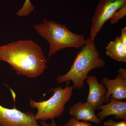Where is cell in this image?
<instances>
[{"mask_svg": "<svg viewBox=\"0 0 126 126\" xmlns=\"http://www.w3.org/2000/svg\"><path fill=\"white\" fill-rule=\"evenodd\" d=\"M0 60L8 63L18 75L30 78L40 76L47 68L42 48L31 40L0 46Z\"/></svg>", "mask_w": 126, "mask_h": 126, "instance_id": "6da1fadb", "label": "cell"}, {"mask_svg": "<svg viewBox=\"0 0 126 126\" xmlns=\"http://www.w3.org/2000/svg\"><path fill=\"white\" fill-rule=\"evenodd\" d=\"M94 41L90 38L87 39V43L77 54L70 70L65 74L57 77L58 83L72 81L74 89L82 88L89 72L106 65V62L100 57Z\"/></svg>", "mask_w": 126, "mask_h": 126, "instance_id": "7a4b0ae2", "label": "cell"}, {"mask_svg": "<svg viewBox=\"0 0 126 126\" xmlns=\"http://www.w3.org/2000/svg\"><path fill=\"white\" fill-rule=\"evenodd\" d=\"M33 28L49 43V58L59 50L68 48H79L87 43L83 35L74 33L65 25L47 19H43L42 23L34 25Z\"/></svg>", "mask_w": 126, "mask_h": 126, "instance_id": "3957f363", "label": "cell"}, {"mask_svg": "<svg viewBox=\"0 0 126 126\" xmlns=\"http://www.w3.org/2000/svg\"><path fill=\"white\" fill-rule=\"evenodd\" d=\"M67 82L64 88L61 87L53 89V95L49 99L43 101L36 102L30 99V104L32 108L36 109L35 117L37 121H45L61 116L65 109V105L72 97L74 88Z\"/></svg>", "mask_w": 126, "mask_h": 126, "instance_id": "277c9868", "label": "cell"}, {"mask_svg": "<svg viewBox=\"0 0 126 126\" xmlns=\"http://www.w3.org/2000/svg\"><path fill=\"white\" fill-rule=\"evenodd\" d=\"M126 4V0H100L97 6L90 28V38L94 41L103 26L117 11Z\"/></svg>", "mask_w": 126, "mask_h": 126, "instance_id": "5b68a950", "label": "cell"}, {"mask_svg": "<svg viewBox=\"0 0 126 126\" xmlns=\"http://www.w3.org/2000/svg\"><path fill=\"white\" fill-rule=\"evenodd\" d=\"M0 126H42L37 123L35 115L24 112L15 107L9 109L0 104Z\"/></svg>", "mask_w": 126, "mask_h": 126, "instance_id": "8992f818", "label": "cell"}, {"mask_svg": "<svg viewBox=\"0 0 126 126\" xmlns=\"http://www.w3.org/2000/svg\"><path fill=\"white\" fill-rule=\"evenodd\" d=\"M102 83L106 87L107 92L104 98V103L109 102L110 98L121 100L126 98V77L118 73L113 79L104 77Z\"/></svg>", "mask_w": 126, "mask_h": 126, "instance_id": "52a82bcc", "label": "cell"}, {"mask_svg": "<svg viewBox=\"0 0 126 126\" xmlns=\"http://www.w3.org/2000/svg\"><path fill=\"white\" fill-rule=\"evenodd\" d=\"M86 82L89 89L87 102L95 110L104 103L107 89L103 84L98 82L94 75L88 76Z\"/></svg>", "mask_w": 126, "mask_h": 126, "instance_id": "ba28073f", "label": "cell"}, {"mask_svg": "<svg viewBox=\"0 0 126 126\" xmlns=\"http://www.w3.org/2000/svg\"><path fill=\"white\" fill-rule=\"evenodd\" d=\"M110 102L98 108L101 110L96 115L101 121L110 116L116 119L126 120V102L110 98Z\"/></svg>", "mask_w": 126, "mask_h": 126, "instance_id": "9c48e42d", "label": "cell"}, {"mask_svg": "<svg viewBox=\"0 0 126 126\" xmlns=\"http://www.w3.org/2000/svg\"><path fill=\"white\" fill-rule=\"evenodd\" d=\"M69 113L78 121L90 122L97 124L102 122L97 116L92 106L87 102L75 104L69 109Z\"/></svg>", "mask_w": 126, "mask_h": 126, "instance_id": "30bf717a", "label": "cell"}, {"mask_svg": "<svg viewBox=\"0 0 126 126\" xmlns=\"http://www.w3.org/2000/svg\"><path fill=\"white\" fill-rule=\"evenodd\" d=\"M106 54L107 56L118 62L126 63V50L122 44L119 36L113 41H111L106 47Z\"/></svg>", "mask_w": 126, "mask_h": 126, "instance_id": "8fae6325", "label": "cell"}, {"mask_svg": "<svg viewBox=\"0 0 126 126\" xmlns=\"http://www.w3.org/2000/svg\"><path fill=\"white\" fill-rule=\"evenodd\" d=\"M34 9L30 0H25L23 7L16 12V15L19 17L29 16Z\"/></svg>", "mask_w": 126, "mask_h": 126, "instance_id": "7c38bea8", "label": "cell"}, {"mask_svg": "<svg viewBox=\"0 0 126 126\" xmlns=\"http://www.w3.org/2000/svg\"><path fill=\"white\" fill-rule=\"evenodd\" d=\"M126 15V4L120 8L113 14L110 19V23L114 25L119 22V20L124 18Z\"/></svg>", "mask_w": 126, "mask_h": 126, "instance_id": "4fadbf2b", "label": "cell"}, {"mask_svg": "<svg viewBox=\"0 0 126 126\" xmlns=\"http://www.w3.org/2000/svg\"><path fill=\"white\" fill-rule=\"evenodd\" d=\"M92 125L88 122L80 121L74 117L70 118L69 120L63 126H92Z\"/></svg>", "mask_w": 126, "mask_h": 126, "instance_id": "5bb4252c", "label": "cell"}, {"mask_svg": "<svg viewBox=\"0 0 126 126\" xmlns=\"http://www.w3.org/2000/svg\"><path fill=\"white\" fill-rule=\"evenodd\" d=\"M104 126H126V120H122L120 122L114 121L110 119L104 123Z\"/></svg>", "mask_w": 126, "mask_h": 126, "instance_id": "9a60e30c", "label": "cell"}, {"mask_svg": "<svg viewBox=\"0 0 126 126\" xmlns=\"http://www.w3.org/2000/svg\"><path fill=\"white\" fill-rule=\"evenodd\" d=\"M119 38L124 49L126 50V27L122 28L121 30V34L119 36Z\"/></svg>", "mask_w": 126, "mask_h": 126, "instance_id": "2e32d148", "label": "cell"}, {"mask_svg": "<svg viewBox=\"0 0 126 126\" xmlns=\"http://www.w3.org/2000/svg\"><path fill=\"white\" fill-rule=\"evenodd\" d=\"M52 120V122L50 124H48L45 121H40V124L42 126H58L56 124L54 119H53Z\"/></svg>", "mask_w": 126, "mask_h": 126, "instance_id": "e0dca14e", "label": "cell"}]
</instances>
